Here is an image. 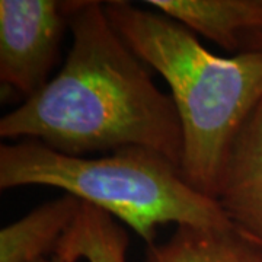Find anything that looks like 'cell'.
<instances>
[{"label":"cell","instance_id":"1","mask_svg":"<svg viewBox=\"0 0 262 262\" xmlns=\"http://www.w3.org/2000/svg\"><path fill=\"white\" fill-rule=\"evenodd\" d=\"M69 29L64 66L0 120V136L72 156L139 147L179 168L182 130L175 103L113 28L103 3L73 0Z\"/></svg>","mask_w":262,"mask_h":262},{"label":"cell","instance_id":"2","mask_svg":"<svg viewBox=\"0 0 262 262\" xmlns=\"http://www.w3.org/2000/svg\"><path fill=\"white\" fill-rule=\"evenodd\" d=\"M103 8L122 41L168 82L182 130L179 170L213 198L232 141L262 99V50L223 58L163 13L121 0Z\"/></svg>","mask_w":262,"mask_h":262},{"label":"cell","instance_id":"3","mask_svg":"<svg viewBox=\"0 0 262 262\" xmlns=\"http://www.w3.org/2000/svg\"><path fill=\"white\" fill-rule=\"evenodd\" d=\"M46 185L124 222L147 245L165 223L230 229L211 196L189 185L179 168L151 150L128 147L102 158L60 153L35 140L0 147V189Z\"/></svg>","mask_w":262,"mask_h":262},{"label":"cell","instance_id":"4","mask_svg":"<svg viewBox=\"0 0 262 262\" xmlns=\"http://www.w3.org/2000/svg\"><path fill=\"white\" fill-rule=\"evenodd\" d=\"M72 2H0V80L24 96H32L48 82L60 42L69 29Z\"/></svg>","mask_w":262,"mask_h":262},{"label":"cell","instance_id":"5","mask_svg":"<svg viewBox=\"0 0 262 262\" xmlns=\"http://www.w3.org/2000/svg\"><path fill=\"white\" fill-rule=\"evenodd\" d=\"M213 198L237 232L262 246V99L232 141Z\"/></svg>","mask_w":262,"mask_h":262},{"label":"cell","instance_id":"6","mask_svg":"<svg viewBox=\"0 0 262 262\" xmlns=\"http://www.w3.org/2000/svg\"><path fill=\"white\" fill-rule=\"evenodd\" d=\"M146 3L229 51H239L241 38L262 29V0H149Z\"/></svg>","mask_w":262,"mask_h":262},{"label":"cell","instance_id":"7","mask_svg":"<svg viewBox=\"0 0 262 262\" xmlns=\"http://www.w3.org/2000/svg\"><path fill=\"white\" fill-rule=\"evenodd\" d=\"M82 201L64 194L0 230V262H37L56 251L73 225Z\"/></svg>","mask_w":262,"mask_h":262},{"label":"cell","instance_id":"8","mask_svg":"<svg viewBox=\"0 0 262 262\" xmlns=\"http://www.w3.org/2000/svg\"><path fill=\"white\" fill-rule=\"evenodd\" d=\"M144 262H262V248L234 227L178 226L169 241L149 245Z\"/></svg>","mask_w":262,"mask_h":262},{"label":"cell","instance_id":"9","mask_svg":"<svg viewBox=\"0 0 262 262\" xmlns=\"http://www.w3.org/2000/svg\"><path fill=\"white\" fill-rule=\"evenodd\" d=\"M128 234L113 215L82 203L80 211L57 245L56 251L88 262H127Z\"/></svg>","mask_w":262,"mask_h":262},{"label":"cell","instance_id":"10","mask_svg":"<svg viewBox=\"0 0 262 262\" xmlns=\"http://www.w3.org/2000/svg\"><path fill=\"white\" fill-rule=\"evenodd\" d=\"M262 50V29L249 32L239 39V53L241 51H258Z\"/></svg>","mask_w":262,"mask_h":262},{"label":"cell","instance_id":"11","mask_svg":"<svg viewBox=\"0 0 262 262\" xmlns=\"http://www.w3.org/2000/svg\"><path fill=\"white\" fill-rule=\"evenodd\" d=\"M80 259H77L76 256L70 255V253L63 252V251H54L51 255H48L46 258L39 259L37 262H77Z\"/></svg>","mask_w":262,"mask_h":262},{"label":"cell","instance_id":"12","mask_svg":"<svg viewBox=\"0 0 262 262\" xmlns=\"http://www.w3.org/2000/svg\"><path fill=\"white\" fill-rule=\"evenodd\" d=\"M261 248H262V246H261Z\"/></svg>","mask_w":262,"mask_h":262}]
</instances>
